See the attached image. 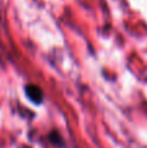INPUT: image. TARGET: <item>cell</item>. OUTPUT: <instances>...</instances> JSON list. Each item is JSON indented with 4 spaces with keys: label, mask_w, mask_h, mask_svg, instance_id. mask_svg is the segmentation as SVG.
<instances>
[{
    "label": "cell",
    "mask_w": 147,
    "mask_h": 148,
    "mask_svg": "<svg viewBox=\"0 0 147 148\" xmlns=\"http://www.w3.org/2000/svg\"><path fill=\"white\" fill-rule=\"evenodd\" d=\"M48 139H49V142H51L54 146H56V147H63L64 146V140H63L60 133L59 131H56V130H52L51 133L48 134Z\"/></svg>",
    "instance_id": "7a4b0ae2"
},
{
    "label": "cell",
    "mask_w": 147,
    "mask_h": 148,
    "mask_svg": "<svg viewBox=\"0 0 147 148\" xmlns=\"http://www.w3.org/2000/svg\"><path fill=\"white\" fill-rule=\"evenodd\" d=\"M25 94L27 99L35 105H39L43 103V91L39 86L34 83H29L25 86Z\"/></svg>",
    "instance_id": "6da1fadb"
}]
</instances>
